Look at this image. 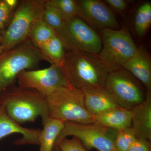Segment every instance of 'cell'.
<instances>
[{"mask_svg":"<svg viewBox=\"0 0 151 151\" xmlns=\"http://www.w3.org/2000/svg\"><path fill=\"white\" fill-rule=\"evenodd\" d=\"M61 68L70 86L82 92L104 87L108 74L97 55L78 50L66 53Z\"/></svg>","mask_w":151,"mask_h":151,"instance_id":"6da1fadb","label":"cell"},{"mask_svg":"<svg viewBox=\"0 0 151 151\" xmlns=\"http://www.w3.org/2000/svg\"><path fill=\"white\" fill-rule=\"evenodd\" d=\"M0 105L20 125L35 122L39 117L43 124L49 118L46 98L34 89L12 86L0 95Z\"/></svg>","mask_w":151,"mask_h":151,"instance_id":"7a4b0ae2","label":"cell"},{"mask_svg":"<svg viewBox=\"0 0 151 151\" xmlns=\"http://www.w3.org/2000/svg\"><path fill=\"white\" fill-rule=\"evenodd\" d=\"M43 60L51 63L29 38L0 55V95L13 86L22 71L34 70Z\"/></svg>","mask_w":151,"mask_h":151,"instance_id":"3957f363","label":"cell"},{"mask_svg":"<svg viewBox=\"0 0 151 151\" xmlns=\"http://www.w3.org/2000/svg\"><path fill=\"white\" fill-rule=\"evenodd\" d=\"M45 98L50 118L64 122L94 123L92 115L86 110L84 93L81 90L72 86H63Z\"/></svg>","mask_w":151,"mask_h":151,"instance_id":"277c9868","label":"cell"},{"mask_svg":"<svg viewBox=\"0 0 151 151\" xmlns=\"http://www.w3.org/2000/svg\"><path fill=\"white\" fill-rule=\"evenodd\" d=\"M100 36L102 46L97 55L108 73L123 68L137 51L138 47L126 27L119 29H104Z\"/></svg>","mask_w":151,"mask_h":151,"instance_id":"5b68a950","label":"cell"},{"mask_svg":"<svg viewBox=\"0 0 151 151\" xmlns=\"http://www.w3.org/2000/svg\"><path fill=\"white\" fill-rule=\"evenodd\" d=\"M46 1H19L9 23L2 34L1 46L5 51L14 48L29 38L34 25L42 18Z\"/></svg>","mask_w":151,"mask_h":151,"instance_id":"8992f818","label":"cell"},{"mask_svg":"<svg viewBox=\"0 0 151 151\" xmlns=\"http://www.w3.org/2000/svg\"><path fill=\"white\" fill-rule=\"evenodd\" d=\"M118 132L96 123L65 122L54 146L62 139L72 136L77 138L87 150L95 149L98 151H116L114 142Z\"/></svg>","mask_w":151,"mask_h":151,"instance_id":"52a82bcc","label":"cell"},{"mask_svg":"<svg viewBox=\"0 0 151 151\" xmlns=\"http://www.w3.org/2000/svg\"><path fill=\"white\" fill-rule=\"evenodd\" d=\"M104 88L120 107L131 111L145 100L143 84L124 68L108 73Z\"/></svg>","mask_w":151,"mask_h":151,"instance_id":"ba28073f","label":"cell"},{"mask_svg":"<svg viewBox=\"0 0 151 151\" xmlns=\"http://www.w3.org/2000/svg\"><path fill=\"white\" fill-rule=\"evenodd\" d=\"M65 49L97 55L102 48L101 37L94 29L77 16L64 22L56 32Z\"/></svg>","mask_w":151,"mask_h":151,"instance_id":"9c48e42d","label":"cell"},{"mask_svg":"<svg viewBox=\"0 0 151 151\" xmlns=\"http://www.w3.org/2000/svg\"><path fill=\"white\" fill-rule=\"evenodd\" d=\"M17 81L19 87L34 89L45 98L59 87L71 86L62 68L53 64L44 69L24 70Z\"/></svg>","mask_w":151,"mask_h":151,"instance_id":"30bf717a","label":"cell"},{"mask_svg":"<svg viewBox=\"0 0 151 151\" xmlns=\"http://www.w3.org/2000/svg\"><path fill=\"white\" fill-rule=\"evenodd\" d=\"M76 1V16L93 29L121 28L114 14L103 2L99 0H77Z\"/></svg>","mask_w":151,"mask_h":151,"instance_id":"8fae6325","label":"cell"},{"mask_svg":"<svg viewBox=\"0 0 151 151\" xmlns=\"http://www.w3.org/2000/svg\"><path fill=\"white\" fill-rule=\"evenodd\" d=\"M41 131L21 127L7 115L3 106L0 105V140L12 134H19L22 138L15 141L14 145H39Z\"/></svg>","mask_w":151,"mask_h":151,"instance_id":"7c38bea8","label":"cell"},{"mask_svg":"<svg viewBox=\"0 0 151 151\" xmlns=\"http://www.w3.org/2000/svg\"><path fill=\"white\" fill-rule=\"evenodd\" d=\"M143 84L147 92H151V58L149 52L143 45L127 61L123 68Z\"/></svg>","mask_w":151,"mask_h":151,"instance_id":"4fadbf2b","label":"cell"},{"mask_svg":"<svg viewBox=\"0 0 151 151\" xmlns=\"http://www.w3.org/2000/svg\"><path fill=\"white\" fill-rule=\"evenodd\" d=\"M132 128L137 139L151 141V92H147L142 103L131 110Z\"/></svg>","mask_w":151,"mask_h":151,"instance_id":"5bb4252c","label":"cell"},{"mask_svg":"<svg viewBox=\"0 0 151 151\" xmlns=\"http://www.w3.org/2000/svg\"><path fill=\"white\" fill-rule=\"evenodd\" d=\"M86 110L92 116L100 115L120 106L104 88H94L83 92Z\"/></svg>","mask_w":151,"mask_h":151,"instance_id":"9a60e30c","label":"cell"},{"mask_svg":"<svg viewBox=\"0 0 151 151\" xmlns=\"http://www.w3.org/2000/svg\"><path fill=\"white\" fill-rule=\"evenodd\" d=\"M92 118L94 123L118 131L132 127L131 111L122 107Z\"/></svg>","mask_w":151,"mask_h":151,"instance_id":"2e32d148","label":"cell"},{"mask_svg":"<svg viewBox=\"0 0 151 151\" xmlns=\"http://www.w3.org/2000/svg\"><path fill=\"white\" fill-rule=\"evenodd\" d=\"M43 125L39 139L40 151H52L57 138L64 128V122L49 118Z\"/></svg>","mask_w":151,"mask_h":151,"instance_id":"e0dca14e","label":"cell"},{"mask_svg":"<svg viewBox=\"0 0 151 151\" xmlns=\"http://www.w3.org/2000/svg\"><path fill=\"white\" fill-rule=\"evenodd\" d=\"M37 47L48 58L51 64L62 67L66 53L62 42L57 36H55Z\"/></svg>","mask_w":151,"mask_h":151,"instance_id":"ac0fdd59","label":"cell"},{"mask_svg":"<svg viewBox=\"0 0 151 151\" xmlns=\"http://www.w3.org/2000/svg\"><path fill=\"white\" fill-rule=\"evenodd\" d=\"M135 32L139 37H142L151 25V3L146 2L138 8L134 21Z\"/></svg>","mask_w":151,"mask_h":151,"instance_id":"d6986e66","label":"cell"},{"mask_svg":"<svg viewBox=\"0 0 151 151\" xmlns=\"http://www.w3.org/2000/svg\"><path fill=\"white\" fill-rule=\"evenodd\" d=\"M56 35L55 32L45 23L42 18L34 25L30 32L29 38L37 47Z\"/></svg>","mask_w":151,"mask_h":151,"instance_id":"ffe728a7","label":"cell"},{"mask_svg":"<svg viewBox=\"0 0 151 151\" xmlns=\"http://www.w3.org/2000/svg\"><path fill=\"white\" fill-rule=\"evenodd\" d=\"M42 19L55 33L61 29L64 23L61 15L52 4L50 0H47Z\"/></svg>","mask_w":151,"mask_h":151,"instance_id":"44dd1931","label":"cell"},{"mask_svg":"<svg viewBox=\"0 0 151 151\" xmlns=\"http://www.w3.org/2000/svg\"><path fill=\"white\" fill-rule=\"evenodd\" d=\"M64 22L76 17L77 4L75 0H50Z\"/></svg>","mask_w":151,"mask_h":151,"instance_id":"7402d4cb","label":"cell"},{"mask_svg":"<svg viewBox=\"0 0 151 151\" xmlns=\"http://www.w3.org/2000/svg\"><path fill=\"white\" fill-rule=\"evenodd\" d=\"M136 139L132 127L118 131L114 142L115 150L116 151H128Z\"/></svg>","mask_w":151,"mask_h":151,"instance_id":"603a6c76","label":"cell"},{"mask_svg":"<svg viewBox=\"0 0 151 151\" xmlns=\"http://www.w3.org/2000/svg\"><path fill=\"white\" fill-rule=\"evenodd\" d=\"M54 149H58L59 151H89L75 137L71 139L67 138L62 139L54 146Z\"/></svg>","mask_w":151,"mask_h":151,"instance_id":"cb8c5ba5","label":"cell"},{"mask_svg":"<svg viewBox=\"0 0 151 151\" xmlns=\"http://www.w3.org/2000/svg\"><path fill=\"white\" fill-rule=\"evenodd\" d=\"M14 11L9 7L5 0H0V34L7 27Z\"/></svg>","mask_w":151,"mask_h":151,"instance_id":"d4e9b609","label":"cell"},{"mask_svg":"<svg viewBox=\"0 0 151 151\" xmlns=\"http://www.w3.org/2000/svg\"><path fill=\"white\" fill-rule=\"evenodd\" d=\"M128 151H151V141L146 139H136Z\"/></svg>","mask_w":151,"mask_h":151,"instance_id":"484cf974","label":"cell"},{"mask_svg":"<svg viewBox=\"0 0 151 151\" xmlns=\"http://www.w3.org/2000/svg\"><path fill=\"white\" fill-rule=\"evenodd\" d=\"M105 1L119 12H124L127 8V2L125 0H105Z\"/></svg>","mask_w":151,"mask_h":151,"instance_id":"4316f807","label":"cell"},{"mask_svg":"<svg viewBox=\"0 0 151 151\" xmlns=\"http://www.w3.org/2000/svg\"><path fill=\"white\" fill-rule=\"evenodd\" d=\"M5 2L9 7L15 10L17 7L19 1L17 0H5Z\"/></svg>","mask_w":151,"mask_h":151,"instance_id":"83f0119b","label":"cell"},{"mask_svg":"<svg viewBox=\"0 0 151 151\" xmlns=\"http://www.w3.org/2000/svg\"><path fill=\"white\" fill-rule=\"evenodd\" d=\"M4 52V50L3 48L1 46L0 47V55L2 53H3V52Z\"/></svg>","mask_w":151,"mask_h":151,"instance_id":"f1b7e54d","label":"cell"},{"mask_svg":"<svg viewBox=\"0 0 151 151\" xmlns=\"http://www.w3.org/2000/svg\"><path fill=\"white\" fill-rule=\"evenodd\" d=\"M3 37L2 35L0 34V47L1 46L2 42Z\"/></svg>","mask_w":151,"mask_h":151,"instance_id":"f546056e","label":"cell"},{"mask_svg":"<svg viewBox=\"0 0 151 151\" xmlns=\"http://www.w3.org/2000/svg\"><path fill=\"white\" fill-rule=\"evenodd\" d=\"M52 151H59V150H58V149H53V150H52Z\"/></svg>","mask_w":151,"mask_h":151,"instance_id":"4dcf8cb0","label":"cell"}]
</instances>
